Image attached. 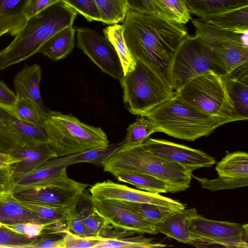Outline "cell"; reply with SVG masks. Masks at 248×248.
Here are the masks:
<instances>
[{
  "instance_id": "obj_1",
  "label": "cell",
  "mask_w": 248,
  "mask_h": 248,
  "mask_svg": "<svg viewBox=\"0 0 248 248\" xmlns=\"http://www.w3.org/2000/svg\"><path fill=\"white\" fill-rule=\"evenodd\" d=\"M122 25L125 43L133 58L153 70L173 90L172 65L180 46L189 35L186 27L130 9Z\"/></svg>"
},
{
  "instance_id": "obj_2",
  "label": "cell",
  "mask_w": 248,
  "mask_h": 248,
  "mask_svg": "<svg viewBox=\"0 0 248 248\" xmlns=\"http://www.w3.org/2000/svg\"><path fill=\"white\" fill-rule=\"evenodd\" d=\"M78 14L58 2L28 19L13 40L0 50V70L26 60L38 51L54 34L73 26Z\"/></svg>"
},
{
  "instance_id": "obj_3",
  "label": "cell",
  "mask_w": 248,
  "mask_h": 248,
  "mask_svg": "<svg viewBox=\"0 0 248 248\" xmlns=\"http://www.w3.org/2000/svg\"><path fill=\"white\" fill-rule=\"evenodd\" d=\"M144 117L156 125L157 132L188 141L208 136L217 127L237 121L212 115L196 108L175 93Z\"/></svg>"
},
{
  "instance_id": "obj_4",
  "label": "cell",
  "mask_w": 248,
  "mask_h": 248,
  "mask_svg": "<svg viewBox=\"0 0 248 248\" xmlns=\"http://www.w3.org/2000/svg\"><path fill=\"white\" fill-rule=\"evenodd\" d=\"M104 171L112 174L132 172L149 175L165 182L169 192L175 193L187 189L190 185L193 170L159 157L142 144L120 147L103 162Z\"/></svg>"
},
{
  "instance_id": "obj_5",
  "label": "cell",
  "mask_w": 248,
  "mask_h": 248,
  "mask_svg": "<svg viewBox=\"0 0 248 248\" xmlns=\"http://www.w3.org/2000/svg\"><path fill=\"white\" fill-rule=\"evenodd\" d=\"M48 144L57 157L105 147L109 144L100 127L86 124L70 114L49 110L44 121Z\"/></svg>"
},
{
  "instance_id": "obj_6",
  "label": "cell",
  "mask_w": 248,
  "mask_h": 248,
  "mask_svg": "<svg viewBox=\"0 0 248 248\" xmlns=\"http://www.w3.org/2000/svg\"><path fill=\"white\" fill-rule=\"evenodd\" d=\"M195 35L210 49L221 76L248 77V32L218 29L200 18L192 20Z\"/></svg>"
},
{
  "instance_id": "obj_7",
  "label": "cell",
  "mask_w": 248,
  "mask_h": 248,
  "mask_svg": "<svg viewBox=\"0 0 248 248\" xmlns=\"http://www.w3.org/2000/svg\"><path fill=\"white\" fill-rule=\"evenodd\" d=\"M119 80L124 103L134 115L144 117L174 94V91L153 70L139 61L135 69Z\"/></svg>"
},
{
  "instance_id": "obj_8",
  "label": "cell",
  "mask_w": 248,
  "mask_h": 248,
  "mask_svg": "<svg viewBox=\"0 0 248 248\" xmlns=\"http://www.w3.org/2000/svg\"><path fill=\"white\" fill-rule=\"evenodd\" d=\"M184 100L208 114L246 120L238 115L227 92L222 77L210 72L194 78L175 91Z\"/></svg>"
},
{
  "instance_id": "obj_9",
  "label": "cell",
  "mask_w": 248,
  "mask_h": 248,
  "mask_svg": "<svg viewBox=\"0 0 248 248\" xmlns=\"http://www.w3.org/2000/svg\"><path fill=\"white\" fill-rule=\"evenodd\" d=\"M210 72L221 76L210 49L196 35H188L180 46L172 63L173 91L188 80Z\"/></svg>"
},
{
  "instance_id": "obj_10",
  "label": "cell",
  "mask_w": 248,
  "mask_h": 248,
  "mask_svg": "<svg viewBox=\"0 0 248 248\" xmlns=\"http://www.w3.org/2000/svg\"><path fill=\"white\" fill-rule=\"evenodd\" d=\"M190 231L204 243L205 247L219 245L226 248L248 247V224L216 221L198 214L187 219Z\"/></svg>"
},
{
  "instance_id": "obj_11",
  "label": "cell",
  "mask_w": 248,
  "mask_h": 248,
  "mask_svg": "<svg viewBox=\"0 0 248 248\" xmlns=\"http://www.w3.org/2000/svg\"><path fill=\"white\" fill-rule=\"evenodd\" d=\"M76 31L77 47L104 73L118 79L124 76L118 55L105 36L88 28H78Z\"/></svg>"
},
{
  "instance_id": "obj_12",
  "label": "cell",
  "mask_w": 248,
  "mask_h": 248,
  "mask_svg": "<svg viewBox=\"0 0 248 248\" xmlns=\"http://www.w3.org/2000/svg\"><path fill=\"white\" fill-rule=\"evenodd\" d=\"M90 196L96 200H114L121 202L145 203L185 209L178 201L158 193L136 189L111 180L97 182L90 188Z\"/></svg>"
},
{
  "instance_id": "obj_13",
  "label": "cell",
  "mask_w": 248,
  "mask_h": 248,
  "mask_svg": "<svg viewBox=\"0 0 248 248\" xmlns=\"http://www.w3.org/2000/svg\"><path fill=\"white\" fill-rule=\"evenodd\" d=\"M66 169L51 166L46 161L32 171L15 178L13 192L34 187H48L83 194L89 185L69 178Z\"/></svg>"
},
{
  "instance_id": "obj_14",
  "label": "cell",
  "mask_w": 248,
  "mask_h": 248,
  "mask_svg": "<svg viewBox=\"0 0 248 248\" xmlns=\"http://www.w3.org/2000/svg\"><path fill=\"white\" fill-rule=\"evenodd\" d=\"M91 205L112 226L135 233L156 234L155 225L147 221L122 202L87 197Z\"/></svg>"
},
{
  "instance_id": "obj_15",
  "label": "cell",
  "mask_w": 248,
  "mask_h": 248,
  "mask_svg": "<svg viewBox=\"0 0 248 248\" xmlns=\"http://www.w3.org/2000/svg\"><path fill=\"white\" fill-rule=\"evenodd\" d=\"M142 145L155 155L193 170L216 163L214 158L201 150L164 140L148 138Z\"/></svg>"
},
{
  "instance_id": "obj_16",
  "label": "cell",
  "mask_w": 248,
  "mask_h": 248,
  "mask_svg": "<svg viewBox=\"0 0 248 248\" xmlns=\"http://www.w3.org/2000/svg\"><path fill=\"white\" fill-rule=\"evenodd\" d=\"M18 201L54 207L78 205L83 194L54 187H34L13 192Z\"/></svg>"
},
{
  "instance_id": "obj_17",
  "label": "cell",
  "mask_w": 248,
  "mask_h": 248,
  "mask_svg": "<svg viewBox=\"0 0 248 248\" xmlns=\"http://www.w3.org/2000/svg\"><path fill=\"white\" fill-rule=\"evenodd\" d=\"M198 215L195 208L177 211L164 221L154 224L158 232L176 241L201 248L204 243L190 230L187 219Z\"/></svg>"
},
{
  "instance_id": "obj_18",
  "label": "cell",
  "mask_w": 248,
  "mask_h": 248,
  "mask_svg": "<svg viewBox=\"0 0 248 248\" xmlns=\"http://www.w3.org/2000/svg\"><path fill=\"white\" fill-rule=\"evenodd\" d=\"M10 154L21 160L10 166L14 178L26 174L47 160L57 157L48 143L23 147Z\"/></svg>"
},
{
  "instance_id": "obj_19",
  "label": "cell",
  "mask_w": 248,
  "mask_h": 248,
  "mask_svg": "<svg viewBox=\"0 0 248 248\" xmlns=\"http://www.w3.org/2000/svg\"><path fill=\"white\" fill-rule=\"evenodd\" d=\"M41 77L42 69L39 64L29 65L25 63L22 69L16 74L14 84L16 97L31 99L46 109L40 90Z\"/></svg>"
},
{
  "instance_id": "obj_20",
  "label": "cell",
  "mask_w": 248,
  "mask_h": 248,
  "mask_svg": "<svg viewBox=\"0 0 248 248\" xmlns=\"http://www.w3.org/2000/svg\"><path fill=\"white\" fill-rule=\"evenodd\" d=\"M199 18L218 29L238 33L248 31V5L213 13Z\"/></svg>"
},
{
  "instance_id": "obj_21",
  "label": "cell",
  "mask_w": 248,
  "mask_h": 248,
  "mask_svg": "<svg viewBox=\"0 0 248 248\" xmlns=\"http://www.w3.org/2000/svg\"><path fill=\"white\" fill-rule=\"evenodd\" d=\"M29 0H0V37L15 36L25 26V12Z\"/></svg>"
},
{
  "instance_id": "obj_22",
  "label": "cell",
  "mask_w": 248,
  "mask_h": 248,
  "mask_svg": "<svg viewBox=\"0 0 248 248\" xmlns=\"http://www.w3.org/2000/svg\"><path fill=\"white\" fill-rule=\"evenodd\" d=\"M76 30L73 26L61 30L49 38L41 47V53L57 61L65 58L75 46Z\"/></svg>"
},
{
  "instance_id": "obj_23",
  "label": "cell",
  "mask_w": 248,
  "mask_h": 248,
  "mask_svg": "<svg viewBox=\"0 0 248 248\" xmlns=\"http://www.w3.org/2000/svg\"><path fill=\"white\" fill-rule=\"evenodd\" d=\"M121 145V143L108 144V146L88 151L56 157L46 161L52 167H67L79 163H88L102 166L104 161Z\"/></svg>"
},
{
  "instance_id": "obj_24",
  "label": "cell",
  "mask_w": 248,
  "mask_h": 248,
  "mask_svg": "<svg viewBox=\"0 0 248 248\" xmlns=\"http://www.w3.org/2000/svg\"><path fill=\"white\" fill-rule=\"evenodd\" d=\"M16 119L13 107L0 103V152L2 153L11 154L24 147L12 127Z\"/></svg>"
},
{
  "instance_id": "obj_25",
  "label": "cell",
  "mask_w": 248,
  "mask_h": 248,
  "mask_svg": "<svg viewBox=\"0 0 248 248\" xmlns=\"http://www.w3.org/2000/svg\"><path fill=\"white\" fill-rule=\"evenodd\" d=\"M33 221L41 223L38 216L26 208L10 194L0 196V222L13 224Z\"/></svg>"
},
{
  "instance_id": "obj_26",
  "label": "cell",
  "mask_w": 248,
  "mask_h": 248,
  "mask_svg": "<svg viewBox=\"0 0 248 248\" xmlns=\"http://www.w3.org/2000/svg\"><path fill=\"white\" fill-rule=\"evenodd\" d=\"M104 36L112 44L120 59L124 75L133 71L137 61L130 53L123 35V27L118 24L108 26L103 30Z\"/></svg>"
},
{
  "instance_id": "obj_27",
  "label": "cell",
  "mask_w": 248,
  "mask_h": 248,
  "mask_svg": "<svg viewBox=\"0 0 248 248\" xmlns=\"http://www.w3.org/2000/svg\"><path fill=\"white\" fill-rule=\"evenodd\" d=\"M236 113L248 119V77L234 78L221 76Z\"/></svg>"
},
{
  "instance_id": "obj_28",
  "label": "cell",
  "mask_w": 248,
  "mask_h": 248,
  "mask_svg": "<svg viewBox=\"0 0 248 248\" xmlns=\"http://www.w3.org/2000/svg\"><path fill=\"white\" fill-rule=\"evenodd\" d=\"M218 176L233 178H248V154L238 151L228 154L217 163Z\"/></svg>"
},
{
  "instance_id": "obj_29",
  "label": "cell",
  "mask_w": 248,
  "mask_h": 248,
  "mask_svg": "<svg viewBox=\"0 0 248 248\" xmlns=\"http://www.w3.org/2000/svg\"><path fill=\"white\" fill-rule=\"evenodd\" d=\"M12 127L24 147H34L48 143L44 126L16 119Z\"/></svg>"
},
{
  "instance_id": "obj_30",
  "label": "cell",
  "mask_w": 248,
  "mask_h": 248,
  "mask_svg": "<svg viewBox=\"0 0 248 248\" xmlns=\"http://www.w3.org/2000/svg\"><path fill=\"white\" fill-rule=\"evenodd\" d=\"M190 14L199 18L213 13L248 5V0H186Z\"/></svg>"
},
{
  "instance_id": "obj_31",
  "label": "cell",
  "mask_w": 248,
  "mask_h": 248,
  "mask_svg": "<svg viewBox=\"0 0 248 248\" xmlns=\"http://www.w3.org/2000/svg\"><path fill=\"white\" fill-rule=\"evenodd\" d=\"M119 182L129 184L138 189L154 193H167V185L152 176L132 172H118L112 174Z\"/></svg>"
},
{
  "instance_id": "obj_32",
  "label": "cell",
  "mask_w": 248,
  "mask_h": 248,
  "mask_svg": "<svg viewBox=\"0 0 248 248\" xmlns=\"http://www.w3.org/2000/svg\"><path fill=\"white\" fill-rule=\"evenodd\" d=\"M126 135L121 145L124 147H131L142 145L155 132H157L156 125L149 119L144 116L137 119L129 125L126 129Z\"/></svg>"
},
{
  "instance_id": "obj_33",
  "label": "cell",
  "mask_w": 248,
  "mask_h": 248,
  "mask_svg": "<svg viewBox=\"0 0 248 248\" xmlns=\"http://www.w3.org/2000/svg\"><path fill=\"white\" fill-rule=\"evenodd\" d=\"M18 202L23 206L34 213L39 217L41 223L46 225L61 224L67 226V220L71 210L78 205L54 207L38 205Z\"/></svg>"
},
{
  "instance_id": "obj_34",
  "label": "cell",
  "mask_w": 248,
  "mask_h": 248,
  "mask_svg": "<svg viewBox=\"0 0 248 248\" xmlns=\"http://www.w3.org/2000/svg\"><path fill=\"white\" fill-rule=\"evenodd\" d=\"M132 210L149 223L155 224L164 221L177 211V208L145 203L122 202Z\"/></svg>"
},
{
  "instance_id": "obj_35",
  "label": "cell",
  "mask_w": 248,
  "mask_h": 248,
  "mask_svg": "<svg viewBox=\"0 0 248 248\" xmlns=\"http://www.w3.org/2000/svg\"><path fill=\"white\" fill-rule=\"evenodd\" d=\"M13 109L18 119L44 126L48 110L42 108L32 100L16 97Z\"/></svg>"
},
{
  "instance_id": "obj_36",
  "label": "cell",
  "mask_w": 248,
  "mask_h": 248,
  "mask_svg": "<svg viewBox=\"0 0 248 248\" xmlns=\"http://www.w3.org/2000/svg\"><path fill=\"white\" fill-rule=\"evenodd\" d=\"M94 0L104 24L112 25L123 22L128 9L126 0Z\"/></svg>"
},
{
  "instance_id": "obj_37",
  "label": "cell",
  "mask_w": 248,
  "mask_h": 248,
  "mask_svg": "<svg viewBox=\"0 0 248 248\" xmlns=\"http://www.w3.org/2000/svg\"><path fill=\"white\" fill-rule=\"evenodd\" d=\"M153 238H146L142 235L136 237L107 239L97 245L96 248H157L164 247L167 245L154 243Z\"/></svg>"
},
{
  "instance_id": "obj_38",
  "label": "cell",
  "mask_w": 248,
  "mask_h": 248,
  "mask_svg": "<svg viewBox=\"0 0 248 248\" xmlns=\"http://www.w3.org/2000/svg\"><path fill=\"white\" fill-rule=\"evenodd\" d=\"M82 213L83 223L90 235L104 238L112 225L92 206L87 213Z\"/></svg>"
},
{
  "instance_id": "obj_39",
  "label": "cell",
  "mask_w": 248,
  "mask_h": 248,
  "mask_svg": "<svg viewBox=\"0 0 248 248\" xmlns=\"http://www.w3.org/2000/svg\"><path fill=\"white\" fill-rule=\"evenodd\" d=\"M191 177L197 180L202 187L215 191L223 189H232L248 186V178L238 179L219 176L218 178L209 180L191 175Z\"/></svg>"
},
{
  "instance_id": "obj_40",
  "label": "cell",
  "mask_w": 248,
  "mask_h": 248,
  "mask_svg": "<svg viewBox=\"0 0 248 248\" xmlns=\"http://www.w3.org/2000/svg\"><path fill=\"white\" fill-rule=\"evenodd\" d=\"M128 9L179 22L178 18L161 7L155 0H126Z\"/></svg>"
},
{
  "instance_id": "obj_41",
  "label": "cell",
  "mask_w": 248,
  "mask_h": 248,
  "mask_svg": "<svg viewBox=\"0 0 248 248\" xmlns=\"http://www.w3.org/2000/svg\"><path fill=\"white\" fill-rule=\"evenodd\" d=\"M84 16L87 21L102 22V15L94 0H59Z\"/></svg>"
},
{
  "instance_id": "obj_42",
  "label": "cell",
  "mask_w": 248,
  "mask_h": 248,
  "mask_svg": "<svg viewBox=\"0 0 248 248\" xmlns=\"http://www.w3.org/2000/svg\"><path fill=\"white\" fill-rule=\"evenodd\" d=\"M34 237L17 233L0 222V248H26Z\"/></svg>"
},
{
  "instance_id": "obj_43",
  "label": "cell",
  "mask_w": 248,
  "mask_h": 248,
  "mask_svg": "<svg viewBox=\"0 0 248 248\" xmlns=\"http://www.w3.org/2000/svg\"><path fill=\"white\" fill-rule=\"evenodd\" d=\"M62 236L65 248H96L98 244L108 239L102 237L82 236L73 233L68 229L64 231Z\"/></svg>"
},
{
  "instance_id": "obj_44",
  "label": "cell",
  "mask_w": 248,
  "mask_h": 248,
  "mask_svg": "<svg viewBox=\"0 0 248 248\" xmlns=\"http://www.w3.org/2000/svg\"><path fill=\"white\" fill-rule=\"evenodd\" d=\"M164 10L176 16L179 22L186 24L191 19L185 0H155Z\"/></svg>"
},
{
  "instance_id": "obj_45",
  "label": "cell",
  "mask_w": 248,
  "mask_h": 248,
  "mask_svg": "<svg viewBox=\"0 0 248 248\" xmlns=\"http://www.w3.org/2000/svg\"><path fill=\"white\" fill-rule=\"evenodd\" d=\"M59 234L42 233L35 237L27 248H65L63 236Z\"/></svg>"
},
{
  "instance_id": "obj_46",
  "label": "cell",
  "mask_w": 248,
  "mask_h": 248,
  "mask_svg": "<svg viewBox=\"0 0 248 248\" xmlns=\"http://www.w3.org/2000/svg\"><path fill=\"white\" fill-rule=\"evenodd\" d=\"M8 228L31 238L41 234L46 225L33 221L22 222L13 224H3Z\"/></svg>"
},
{
  "instance_id": "obj_47",
  "label": "cell",
  "mask_w": 248,
  "mask_h": 248,
  "mask_svg": "<svg viewBox=\"0 0 248 248\" xmlns=\"http://www.w3.org/2000/svg\"><path fill=\"white\" fill-rule=\"evenodd\" d=\"M77 206L71 210L67 220V229L73 233L82 236H92L88 233L83 221V213L78 211Z\"/></svg>"
},
{
  "instance_id": "obj_48",
  "label": "cell",
  "mask_w": 248,
  "mask_h": 248,
  "mask_svg": "<svg viewBox=\"0 0 248 248\" xmlns=\"http://www.w3.org/2000/svg\"><path fill=\"white\" fill-rule=\"evenodd\" d=\"M15 181L13 171L8 167H0V196L13 193Z\"/></svg>"
},
{
  "instance_id": "obj_49",
  "label": "cell",
  "mask_w": 248,
  "mask_h": 248,
  "mask_svg": "<svg viewBox=\"0 0 248 248\" xmlns=\"http://www.w3.org/2000/svg\"><path fill=\"white\" fill-rule=\"evenodd\" d=\"M59 1V0H29L25 12L27 19Z\"/></svg>"
},
{
  "instance_id": "obj_50",
  "label": "cell",
  "mask_w": 248,
  "mask_h": 248,
  "mask_svg": "<svg viewBox=\"0 0 248 248\" xmlns=\"http://www.w3.org/2000/svg\"><path fill=\"white\" fill-rule=\"evenodd\" d=\"M16 99V94L0 80V103L13 107Z\"/></svg>"
},
{
  "instance_id": "obj_51",
  "label": "cell",
  "mask_w": 248,
  "mask_h": 248,
  "mask_svg": "<svg viewBox=\"0 0 248 248\" xmlns=\"http://www.w3.org/2000/svg\"><path fill=\"white\" fill-rule=\"evenodd\" d=\"M10 154L3 153L0 152V167H8L12 164L20 161Z\"/></svg>"
},
{
  "instance_id": "obj_52",
  "label": "cell",
  "mask_w": 248,
  "mask_h": 248,
  "mask_svg": "<svg viewBox=\"0 0 248 248\" xmlns=\"http://www.w3.org/2000/svg\"><path fill=\"white\" fill-rule=\"evenodd\" d=\"M185 0V1H186V0Z\"/></svg>"
}]
</instances>
